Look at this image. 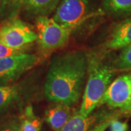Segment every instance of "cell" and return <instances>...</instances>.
<instances>
[{"instance_id":"8fae6325","label":"cell","mask_w":131,"mask_h":131,"mask_svg":"<svg viewBox=\"0 0 131 131\" xmlns=\"http://www.w3.org/2000/svg\"><path fill=\"white\" fill-rule=\"evenodd\" d=\"M24 93V86L21 84L15 83L0 86V116L18 104L22 100Z\"/></svg>"},{"instance_id":"44dd1931","label":"cell","mask_w":131,"mask_h":131,"mask_svg":"<svg viewBox=\"0 0 131 131\" xmlns=\"http://www.w3.org/2000/svg\"><path fill=\"white\" fill-rule=\"evenodd\" d=\"M120 109L122 112H131V97L127 101V103Z\"/></svg>"},{"instance_id":"5b68a950","label":"cell","mask_w":131,"mask_h":131,"mask_svg":"<svg viewBox=\"0 0 131 131\" xmlns=\"http://www.w3.org/2000/svg\"><path fill=\"white\" fill-rule=\"evenodd\" d=\"M39 61L38 56L28 52L0 58V86L15 84Z\"/></svg>"},{"instance_id":"9a60e30c","label":"cell","mask_w":131,"mask_h":131,"mask_svg":"<svg viewBox=\"0 0 131 131\" xmlns=\"http://www.w3.org/2000/svg\"><path fill=\"white\" fill-rule=\"evenodd\" d=\"M104 10L111 15L131 14V0H103Z\"/></svg>"},{"instance_id":"2e32d148","label":"cell","mask_w":131,"mask_h":131,"mask_svg":"<svg viewBox=\"0 0 131 131\" xmlns=\"http://www.w3.org/2000/svg\"><path fill=\"white\" fill-rule=\"evenodd\" d=\"M112 67L115 71L131 69V44L121 49L113 62Z\"/></svg>"},{"instance_id":"8992f818","label":"cell","mask_w":131,"mask_h":131,"mask_svg":"<svg viewBox=\"0 0 131 131\" xmlns=\"http://www.w3.org/2000/svg\"><path fill=\"white\" fill-rule=\"evenodd\" d=\"M90 8V0H63L52 19L61 26L73 30L87 18Z\"/></svg>"},{"instance_id":"5bb4252c","label":"cell","mask_w":131,"mask_h":131,"mask_svg":"<svg viewBox=\"0 0 131 131\" xmlns=\"http://www.w3.org/2000/svg\"><path fill=\"white\" fill-rule=\"evenodd\" d=\"M26 0H2L0 4V21L17 17Z\"/></svg>"},{"instance_id":"ffe728a7","label":"cell","mask_w":131,"mask_h":131,"mask_svg":"<svg viewBox=\"0 0 131 131\" xmlns=\"http://www.w3.org/2000/svg\"><path fill=\"white\" fill-rule=\"evenodd\" d=\"M111 131H127L128 125L126 122H121L114 119L110 125Z\"/></svg>"},{"instance_id":"4fadbf2b","label":"cell","mask_w":131,"mask_h":131,"mask_svg":"<svg viewBox=\"0 0 131 131\" xmlns=\"http://www.w3.org/2000/svg\"><path fill=\"white\" fill-rule=\"evenodd\" d=\"M20 118V131H42V121L31 105L26 106Z\"/></svg>"},{"instance_id":"52a82bcc","label":"cell","mask_w":131,"mask_h":131,"mask_svg":"<svg viewBox=\"0 0 131 131\" xmlns=\"http://www.w3.org/2000/svg\"><path fill=\"white\" fill-rule=\"evenodd\" d=\"M131 97V74L119 76L108 86L101 104H106L108 107L122 108Z\"/></svg>"},{"instance_id":"6da1fadb","label":"cell","mask_w":131,"mask_h":131,"mask_svg":"<svg viewBox=\"0 0 131 131\" xmlns=\"http://www.w3.org/2000/svg\"><path fill=\"white\" fill-rule=\"evenodd\" d=\"M88 69V52L68 51L54 57L44 84V94L53 103L72 106L83 95Z\"/></svg>"},{"instance_id":"9c48e42d","label":"cell","mask_w":131,"mask_h":131,"mask_svg":"<svg viewBox=\"0 0 131 131\" xmlns=\"http://www.w3.org/2000/svg\"><path fill=\"white\" fill-rule=\"evenodd\" d=\"M112 116L102 112L92 113L88 117L82 116L80 112H75L64 126L59 131H88L98 122Z\"/></svg>"},{"instance_id":"e0dca14e","label":"cell","mask_w":131,"mask_h":131,"mask_svg":"<svg viewBox=\"0 0 131 131\" xmlns=\"http://www.w3.org/2000/svg\"><path fill=\"white\" fill-rule=\"evenodd\" d=\"M0 131H20V118L7 117L0 122Z\"/></svg>"},{"instance_id":"d6986e66","label":"cell","mask_w":131,"mask_h":131,"mask_svg":"<svg viewBox=\"0 0 131 131\" xmlns=\"http://www.w3.org/2000/svg\"><path fill=\"white\" fill-rule=\"evenodd\" d=\"M26 50H24H24H15V49L9 48L0 42V58L24 53V52H26Z\"/></svg>"},{"instance_id":"ba28073f","label":"cell","mask_w":131,"mask_h":131,"mask_svg":"<svg viewBox=\"0 0 131 131\" xmlns=\"http://www.w3.org/2000/svg\"><path fill=\"white\" fill-rule=\"evenodd\" d=\"M76 111L71 106L54 103L45 112V120L54 131H59L70 119Z\"/></svg>"},{"instance_id":"7402d4cb","label":"cell","mask_w":131,"mask_h":131,"mask_svg":"<svg viewBox=\"0 0 131 131\" xmlns=\"http://www.w3.org/2000/svg\"><path fill=\"white\" fill-rule=\"evenodd\" d=\"M1 2H2V0H0V4H1Z\"/></svg>"},{"instance_id":"ac0fdd59","label":"cell","mask_w":131,"mask_h":131,"mask_svg":"<svg viewBox=\"0 0 131 131\" xmlns=\"http://www.w3.org/2000/svg\"><path fill=\"white\" fill-rule=\"evenodd\" d=\"M115 118L112 116H110L108 118H106L103 120L98 122L91 128H90L88 131H105L108 127L110 126L111 123Z\"/></svg>"},{"instance_id":"277c9868","label":"cell","mask_w":131,"mask_h":131,"mask_svg":"<svg viewBox=\"0 0 131 131\" xmlns=\"http://www.w3.org/2000/svg\"><path fill=\"white\" fill-rule=\"evenodd\" d=\"M37 39V32L17 17L5 20L0 26V42L9 48L28 50Z\"/></svg>"},{"instance_id":"30bf717a","label":"cell","mask_w":131,"mask_h":131,"mask_svg":"<svg viewBox=\"0 0 131 131\" xmlns=\"http://www.w3.org/2000/svg\"><path fill=\"white\" fill-rule=\"evenodd\" d=\"M131 44V18H127L115 25L106 44L109 50L122 49Z\"/></svg>"},{"instance_id":"7a4b0ae2","label":"cell","mask_w":131,"mask_h":131,"mask_svg":"<svg viewBox=\"0 0 131 131\" xmlns=\"http://www.w3.org/2000/svg\"><path fill=\"white\" fill-rule=\"evenodd\" d=\"M114 73L112 66L104 64L98 54L88 53V77L79 111L82 116L88 117L98 105H101Z\"/></svg>"},{"instance_id":"7c38bea8","label":"cell","mask_w":131,"mask_h":131,"mask_svg":"<svg viewBox=\"0 0 131 131\" xmlns=\"http://www.w3.org/2000/svg\"><path fill=\"white\" fill-rule=\"evenodd\" d=\"M60 0H26L22 9L26 16L35 18L47 16L56 9Z\"/></svg>"},{"instance_id":"3957f363","label":"cell","mask_w":131,"mask_h":131,"mask_svg":"<svg viewBox=\"0 0 131 131\" xmlns=\"http://www.w3.org/2000/svg\"><path fill=\"white\" fill-rule=\"evenodd\" d=\"M37 42L40 50L47 54L64 47L69 42L72 29L66 28L57 24L47 16L35 19Z\"/></svg>"}]
</instances>
